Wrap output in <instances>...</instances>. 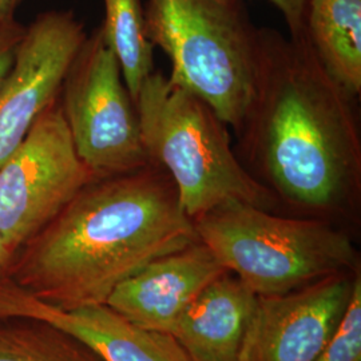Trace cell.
<instances>
[{"label":"cell","mask_w":361,"mask_h":361,"mask_svg":"<svg viewBox=\"0 0 361 361\" xmlns=\"http://www.w3.org/2000/svg\"><path fill=\"white\" fill-rule=\"evenodd\" d=\"M355 101L326 74L305 32L284 38L259 30L255 89L234 150L279 210L337 226L355 214L361 190Z\"/></svg>","instance_id":"6da1fadb"},{"label":"cell","mask_w":361,"mask_h":361,"mask_svg":"<svg viewBox=\"0 0 361 361\" xmlns=\"http://www.w3.org/2000/svg\"><path fill=\"white\" fill-rule=\"evenodd\" d=\"M198 241L157 165L92 180L13 256L6 279L59 310L104 305L155 258Z\"/></svg>","instance_id":"7a4b0ae2"},{"label":"cell","mask_w":361,"mask_h":361,"mask_svg":"<svg viewBox=\"0 0 361 361\" xmlns=\"http://www.w3.org/2000/svg\"><path fill=\"white\" fill-rule=\"evenodd\" d=\"M135 106L149 162L170 176L190 219L228 202L279 213L274 197L238 159L228 126L200 97L154 70Z\"/></svg>","instance_id":"3957f363"},{"label":"cell","mask_w":361,"mask_h":361,"mask_svg":"<svg viewBox=\"0 0 361 361\" xmlns=\"http://www.w3.org/2000/svg\"><path fill=\"white\" fill-rule=\"evenodd\" d=\"M198 240L256 296H276L359 271L349 233L319 219L228 202L193 219Z\"/></svg>","instance_id":"277c9868"},{"label":"cell","mask_w":361,"mask_h":361,"mask_svg":"<svg viewBox=\"0 0 361 361\" xmlns=\"http://www.w3.org/2000/svg\"><path fill=\"white\" fill-rule=\"evenodd\" d=\"M143 13L146 37L170 59L169 78L237 134L255 89L259 34L241 0H147Z\"/></svg>","instance_id":"5b68a950"},{"label":"cell","mask_w":361,"mask_h":361,"mask_svg":"<svg viewBox=\"0 0 361 361\" xmlns=\"http://www.w3.org/2000/svg\"><path fill=\"white\" fill-rule=\"evenodd\" d=\"M59 102L78 155L97 178L150 165L137 106L102 27L87 37L70 66Z\"/></svg>","instance_id":"8992f818"},{"label":"cell","mask_w":361,"mask_h":361,"mask_svg":"<svg viewBox=\"0 0 361 361\" xmlns=\"http://www.w3.org/2000/svg\"><path fill=\"white\" fill-rule=\"evenodd\" d=\"M95 180L78 155L58 98L0 165V231L13 255Z\"/></svg>","instance_id":"52a82bcc"},{"label":"cell","mask_w":361,"mask_h":361,"mask_svg":"<svg viewBox=\"0 0 361 361\" xmlns=\"http://www.w3.org/2000/svg\"><path fill=\"white\" fill-rule=\"evenodd\" d=\"M87 35L71 13H42L26 27L13 68L0 86V165L59 95Z\"/></svg>","instance_id":"ba28073f"},{"label":"cell","mask_w":361,"mask_h":361,"mask_svg":"<svg viewBox=\"0 0 361 361\" xmlns=\"http://www.w3.org/2000/svg\"><path fill=\"white\" fill-rule=\"evenodd\" d=\"M360 269L257 296L238 361H316L348 307Z\"/></svg>","instance_id":"9c48e42d"},{"label":"cell","mask_w":361,"mask_h":361,"mask_svg":"<svg viewBox=\"0 0 361 361\" xmlns=\"http://www.w3.org/2000/svg\"><path fill=\"white\" fill-rule=\"evenodd\" d=\"M225 271L198 240L146 264L116 286L106 305L131 323L170 335L195 298Z\"/></svg>","instance_id":"30bf717a"},{"label":"cell","mask_w":361,"mask_h":361,"mask_svg":"<svg viewBox=\"0 0 361 361\" xmlns=\"http://www.w3.org/2000/svg\"><path fill=\"white\" fill-rule=\"evenodd\" d=\"M0 317L55 324L77 336L104 361H189L171 336L131 323L106 304L59 310L27 295L7 279L0 281Z\"/></svg>","instance_id":"8fae6325"},{"label":"cell","mask_w":361,"mask_h":361,"mask_svg":"<svg viewBox=\"0 0 361 361\" xmlns=\"http://www.w3.org/2000/svg\"><path fill=\"white\" fill-rule=\"evenodd\" d=\"M257 296L225 271L195 298L170 336L189 361H238Z\"/></svg>","instance_id":"7c38bea8"},{"label":"cell","mask_w":361,"mask_h":361,"mask_svg":"<svg viewBox=\"0 0 361 361\" xmlns=\"http://www.w3.org/2000/svg\"><path fill=\"white\" fill-rule=\"evenodd\" d=\"M305 37L326 74L361 94V0H308Z\"/></svg>","instance_id":"4fadbf2b"},{"label":"cell","mask_w":361,"mask_h":361,"mask_svg":"<svg viewBox=\"0 0 361 361\" xmlns=\"http://www.w3.org/2000/svg\"><path fill=\"white\" fill-rule=\"evenodd\" d=\"M0 361H104L77 336L55 324L0 317Z\"/></svg>","instance_id":"5bb4252c"},{"label":"cell","mask_w":361,"mask_h":361,"mask_svg":"<svg viewBox=\"0 0 361 361\" xmlns=\"http://www.w3.org/2000/svg\"><path fill=\"white\" fill-rule=\"evenodd\" d=\"M104 39L116 54L135 104L145 79L154 71V46L146 37L140 0H104Z\"/></svg>","instance_id":"9a60e30c"},{"label":"cell","mask_w":361,"mask_h":361,"mask_svg":"<svg viewBox=\"0 0 361 361\" xmlns=\"http://www.w3.org/2000/svg\"><path fill=\"white\" fill-rule=\"evenodd\" d=\"M316 361H361V277L356 276L348 307Z\"/></svg>","instance_id":"2e32d148"},{"label":"cell","mask_w":361,"mask_h":361,"mask_svg":"<svg viewBox=\"0 0 361 361\" xmlns=\"http://www.w3.org/2000/svg\"><path fill=\"white\" fill-rule=\"evenodd\" d=\"M25 31L26 27L18 23L15 19L0 22V86L13 68Z\"/></svg>","instance_id":"e0dca14e"},{"label":"cell","mask_w":361,"mask_h":361,"mask_svg":"<svg viewBox=\"0 0 361 361\" xmlns=\"http://www.w3.org/2000/svg\"><path fill=\"white\" fill-rule=\"evenodd\" d=\"M283 13L290 37H300L305 31V13L308 0H268Z\"/></svg>","instance_id":"ac0fdd59"},{"label":"cell","mask_w":361,"mask_h":361,"mask_svg":"<svg viewBox=\"0 0 361 361\" xmlns=\"http://www.w3.org/2000/svg\"><path fill=\"white\" fill-rule=\"evenodd\" d=\"M13 256L15 255H13L11 247L8 245L4 234L0 231V281L3 279H6Z\"/></svg>","instance_id":"d6986e66"},{"label":"cell","mask_w":361,"mask_h":361,"mask_svg":"<svg viewBox=\"0 0 361 361\" xmlns=\"http://www.w3.org/2000/svg\"><path fill=\"white\" fill-rule=\"evenodd\" d=\"M20 0H0V22L13 19V13Z\"/></svg>","instance_id":"ffe728a7"}]
</instances>
